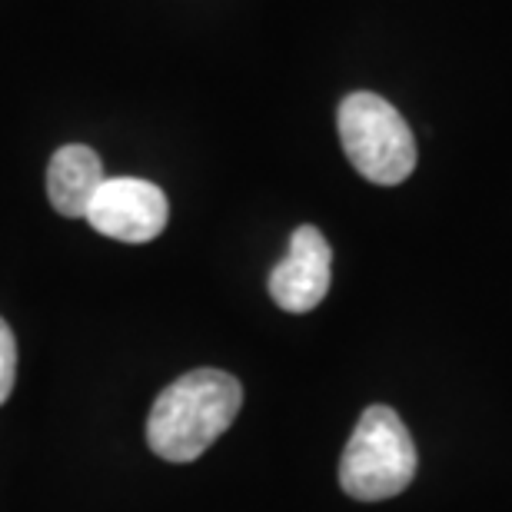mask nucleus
I'll return each instance as SVG.
<instances>
[{
    "label": "nucleus",
    "instance_id": "obj_7",
    "mask_svg": "<svg viewBox=\"0 0 512 512\" xmlns=\"http://www.w3.org/2000/svg\"><path fill=\"white\" fill-rule=\"evenodd\" d=\"M14 380H17V340L10 333V326L0 320V406L14 393Z\"/></svg>",
    "mask_w": 512,
    "mask_h": 512
},
{
    "label": "nucleus",
    "instance_id": "obj_6",
    "mask_svg": "<svg viewBox=\"0 0 512 512\" xmlns=\"http://www.w3.org/2000/svg\"><path fill=\"white\" fill-rule=\"evenodd\" d=\"M104 163L97 150L84 143H67L50 157L47 167V197L60 217L84 220L90 203H94L100 183H104Z\"/></svg>",
    "mask_w": 512,
    "mask_h": 512
},
{
    "label": "nucleus",
    "instance_id": "obj_2",
    "mask_svg": "<svg viewBox=\"0 0 512 512\" xmlns=\"http://www.w3.org/2000/svg\"><path fill=\"white\" fill-rule=\"evenodd\" d=\"M416 443L389 406H366L340 459V486L360 503L393 499L413 483Z\"/></svg>",
    "mask_w": 512,
    "mask_h": 512
},
{
    "label": "nucleus",
    "instance_id": "obj_3",
    "mask_svg": "<svg viewBox=\"0 0 512 512\" xmlns=\"http://www.w3.org/2000/svg\"><path fill=\"white\" fill-rule=\"evenodd\" d=\"M346 157L376 187H396L416 170V140L403 114L370 90H356L336 114Z\"/></svg>",
    "mask_w": 512,
    "mask_h": 512
},
{
    "label": "nucleus",
    "instance_id": "obj_5",
    "mask_svg": "<svg viewBox=\"0 0 512 512\" xmlns=\"http://www.w3.org/2000/svg\"><path fill=\"white\" fill-rule=\"evenodd\" d=\"M333 250L316 227H300L290 237V250L270 273V296L286 313H310L330 293Z\"/></svg>",
    "mask_w": 512,
    "mask_h": 512
},
{
    "label": "nucleus",
    "instance_id": "obj_1",
    "mask_svg": "<svg viewBox=\"0 0 512 512\" xmlns=\"http://www.w3.org/2000/svg\"><path fill=\"white\" fill-rule=\"evenodd\" d=\"M243 406V386L223 370H193L153 399L147 443L167 463H193L233 426Z\"/></svg>",
    "mask_w": 512,
    "mask_h": 512
},
{
    "label": "nucleus",
    "instance_id": "obj_4",
    "mask_svg": "<svg viewBox=\"0 0 512 512\" xmlns=\"http://www.w3.org/2000/svg\"><path fill=\"white\" fill-rule=\"evenodd\" d=\"M170 207L157 183L137 177H107L100 183L87 223L120 243H150L167 227Z\"/></svg>",
    "mask_w": 512,
    "mask_h": 512
}]
</instances>
